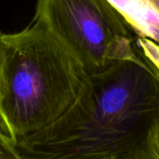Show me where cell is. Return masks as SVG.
Segmentation results:
<instances>
[{"mask_svg": "<svg viewBox=\"0 0 159 159\" xmlns=\"http://www.w3.org/2000/svg\"><path fill=\"white\" fill-rule=\"evenodd\" d=\"M138 37L159 44V13L147 0H109Z\"/></svg>", "mask_w": 159, "mask_h": 159, "instance_id": "obj_4", "label": "cell"}, {"mask_svg": "<svg viewBox=\"0 0 159 159\" xmlns=\"http://www.w3.org/2000/svg\"><path fill=\"white\" fill-rule=\"evenodd\" d=\"M159 71L135 46L129 57L89 75L73 106L15 144L23 159H154Z\"/></svg>", "mask_w": 159, "mask_h": 159, "instance_id": "obj_1", "label": "cell"}, {"mask_svg": "<svg viewBox=\"0 0 159 159\" xmlns=\"http://www.w3.org/2000/svg\"><path fill=\"white\" fill-rule=\"evenodd\" d=\"M34 20L66 47L88 75L135 51L133 31L109 0H38Z\"/></svg>", "mask_w": 159, "mask_h": 159, "instance_id": "obj_3", "label": "cell"}, {"mask_svg": "<svg viewBox=\"0 0 159 159\" xmlns=\"http://www.w3.org/2000/svg\"><path fill=\"white\" fill-rule=\"evenodd\" d=\"M149 143L154 159H159V119L151 129L149 136Z\"/></svg>", "mask_w": 159, "mask_h": 159, "instance_id": "obj_7", "label": "cell"}, {"mask_svg": "<svg viewBox=\"0 0 159 159\" xmlns=\"http://www.w3.org/2000/svg\"><path fill=\"white\" fill-rule=\"evenodd\" d=\"M153 7L159 13V0H147Z\"/></svg>", "mask_w": 159, "mask_h": 159, "instance_id": "obj_8", "label": "cell"}, {"mask_svg": "<svg viewBox=\"0 0 159 159\" xmlns=\"http://www.w3.org/2000/svg\"><path fill=\"white\" fill-rule=\"evenodd\" d=\"M88 75L42 23L2 34L0 129L16 143L56 122L76 102Z\"/></svg>", "mask_w": 159, "mask_h": 159, "instance_id": "obj_2", "label": "cell"}, {"mask_svg": "<svg viewBox=\"0 0 159 159\" xmlns=\"http://www.w3.org/2000/svg\"><path fill=\"white\" fill-rule=\"evenodd\" d=\"M136 47H138L144 57L159 71V44L148 38L138 37Z\"/></svg>", "mask_w": 159, "mask_h": 159, "instance_id": "obj_5", "label": "cell"}, {"mask_svg": "<svg viewBox=\"0 0 159 159\" xmlns=\"http://www.w3.org/2000/svg\"><path fill=\"white\" fill-rule=\"evenodd\" d=\"M2 34H3L0 32V49H1V37H2Z\"/></svg>", "mask_w": 159, "mask_h": 159, "instance_id": "obj_9", "label": "cell"}, {"mask_svg": "<svg viewBox=\"0 0 159 159\" xmlns=\"http://www.w3.org/2000/svg\"><path fill=\"white\" fill-rule=\"evenodd\" d=\"M0 159H23L15 143L0 129Z\"/></svg>", "mask_w": 159, "mask_h": 159, "instance_id": "obj_6", "label": "cell"}]
</instances>
